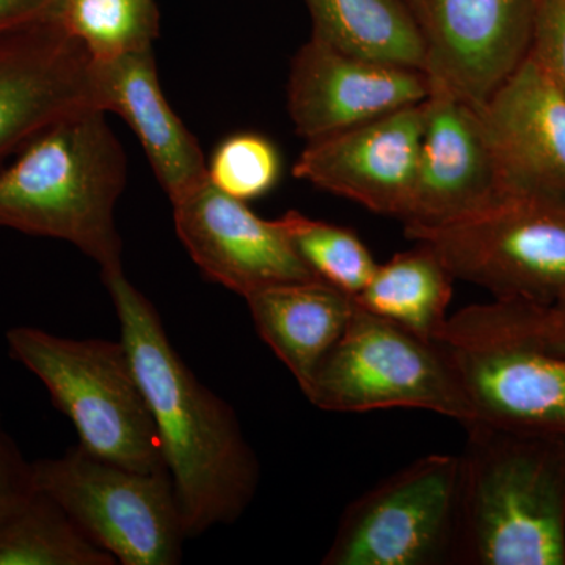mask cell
<instances>
[{"label":"cell","instance_id":"30bf717a","mask_svg":"<svg viewBox=\"0 0 565 565\" xmlns=\"http://www.w3.org/2000/svg\"><path fill=\"white\" fill-rule=\"evenodd\" d=\"M92 63L57 18L0 32V167L51 126L98 109Z\"/></svg>","mask_w":565,"mask_h":565},{"label":"cell","instance_id":"ffe728a7","mask_svg":"<svg viewBox=\"0 0 565 565\" xmlns=\"http://www.w3.org/2000/svg\"><path fill=\"white\" fill-rule=\"evenodd\" d=\"M377 264L355 302L371 313L403 326L427 340L441 341L456 278L427 244Z\"/></svg>","mask_w":565,"mask_h":565},{"label":"cell","instance_id":"2e32d148","mask_svg":"<svg viewBox=\"0 0 565 565\" xmlns=\"http://www.w3.org/2000/svg\"><path fill=\"white\" fill-rule=\"evenodd\" d=\"M449 345L473 405L475 419L511 429L565 435L563 353L526 345Z\"/></svg>","mask_w":565,"mask_h":565},{"label":"cell","instance_id":"44dd1931","mask_svg":"<svg viewBox=\"0 0 565 565\" xmlns=\"http://www.w3.org/2000/svg\"><path fill=\"white\" fill-rule=\"evenodd\" d=\"M115 564L40 490L0 516V565Z\"/></svg>","mask_w":565,"mask_h":565},{"label":"cell","instance_id":"cb8c5ba5","mask_svg":"<svg viewBox=\"0 0 565 565\" xmlns=\"http://www.w3.org/2000/svg\"><path fill=\"white\" fill-rule=\"evenodd\" d=\"M278 222L319 280L356 297L373 278L377 263L352 230L315 221L297 211L286 212Z\"/></svg>","mask_w":565,"mask_h":565},{"label":"cell","instance_id":"484cf974","mask_svg":"<svg viewBox=\"0 0 565 565\" xmlns=\"http://www.w3.org/2000/svg\"><path fill=\"white\" fill-rule=\"evenodd\" d=\"M530 52L565 95V0H537Z\"/></svg>","mask_w":565,"mask_h":565},{"label":"cell","instance_id":"83f0119b","mask_svg":"<svg viewBox=\"0 0 565 565\" xmlns=\"http://www.w3.org/2000/svg\"><path fill=\"white\" fill-rule=\"evenodd\" d=\"M62 0H0V32L57 18Z\"/></svg>","mask_w":565,"mask_h":565},{"label":"cell","instance_id":"9c48e42d","mask_svg":"<svg viewBox=\"0 0 565 565\" xmlns=\"http://www.w3.org/2000/svg\"><path fill=\"white\" fill-rule=\"evenodd\" d=\"M424 44L426 73L482 107L526 57L537 0H404Z\"/></svg>","mask_w":565,"mask_h":565},{"label":"cell","instance_id":"e0dca14e","mask_svg":"<svg viewBox=\"0 0 565 565\" xmlns=\"http://www.w3.org/2000/svg\"><path fill=\"white\" fill-rule=\"evenodd\" d=\"M92 79L96 106L131 126L170 202L206 180L202 148L167 102L152 50L93 61Z\"/></svg>","mask_w":565,"mask_h":565},{"label":"cell","instance_id":"d6986e66","mask_svg":"<svg viewBox=\"0 0 565 565\" xmlns=\"http://www.w3.org/2000/svg\"><path fill=\"white\" fill-rule=\"evenodd\" d=\"M311 35L337 50L426 71V44L404 0H303Z\"/></svg>","mask_w":565,"mask_h":565},{"label":"cell","instance_id":"9a60e30c","mask_svg":"<svg viewBox=\"0 0 565 565\" xmlns=\"http://www.w3.org/2000/svg\"><path fill=\"white\" fill-rule=\"evenodd\" d=\"M481 114L505 195L565 204V95L531 52Z\"/></svg>","mask_w":565,"mask_h":565},{"label":"cell","instance_id":"603a6c76","mask_svg":"<svg viewBox=\"0 0 565 565\" xmlns=\"http://www.w3.org/2000/svg\"><path fill=\"white\" fill-rule=\"evenodd\" d=\"M57 20L98 62L152 50L159 35L154 0H62Z\"/></svg>","mask_w":565,"mask_h":565},{"label":"cell","instance_id":"ac0fdd59","mask_svg":"<svg viewBox=\"0 0 565 565\" xmlns=\"http://www.w3.org/2000/svg\"><path fill=\"white\" fill-rule=\"evenodd\" d=\"M245 300L259 337L303 393L343 337L355 308L352 296L318 278L270 286Z\"/></svg>","mask_w":565,"mask_h":565},{"label":"cell","instance_id":"6da1fadb","mask_svg":"<svg viewBox=\"0 0 565 565\" xmlns=\"http://www.w3.org/2000/svg\"><path fill=\"white\" fill-rule=\"evenodd\" d=\"M103 281L158 430L188 537L232 525L250 505L262 475L236 412L192 373L154 305L125 270L103 275Z\"/></svg>","mask_w":565,"mask_h":565},{"label":"cell","instance_id":"8fae6325","mask_svg":"<svg viewBox=\"0 0 565 565\" xmlns=\"http://www.w3.org/2000/svg\"><path fill=\"white\" fill-rule=\"evenodd\" d=\"M503 196L481 107L430 79L414 199L404 228L463 221Z\"/></svg>","mask_w":565,"mask_h":565},{"label":"cell","instance_id":"7a4b0ae2","mask_svg":"<svg viewBox=\"0 0 565 565\" xmlns=\"http://www.w3.org/2000/svg\"><path fill=\"white\" fill-rule=\"evenodd\" d=\"M455 565H565V435L465 424Z\"/></svg>","mask_w":565,"mask_h":565},{"label":"cell","instance_id":"5b68a950","mask_svg":"<svg viewBox=\"0 0 565 565\" xmlns=\"http://www.w3.org/2000/svg\"><path fill=\"white\" fill-rule=\"evenodd\" d=\"M303 394L315 407L341 414L422 408L462 426L476 418L451 345L419 337L356 302L343 337Z\"/></svg>","mask_w":565,"mask_h":565},{"label":"cell","instance_id":"7c38bea8","mask_svg":"<svg viewBox=\"0 0 565 565\" xmlns=\"http://www.w3.org/2000/svg\"><path fill=\"white\" fill-rule=\"evenodd\" d=\"M172 204L174 228L193 263L244 299L270 286L318 278L278 218L264 221L210 178Z\"/></svg>","mask_w":565,"mask_h":565},{"label":"cell","instance_id":"8992f818","mask_svg":"<svg viewBox=\"0 0 565 565\" xmlns=\"http://www.w3.org/2000/svg\"><path fill=\"white\" fill-rule=\"evenodd\" d=\"M32 478L117 564L181 563L188 533L169 471L131 470L77 445L32 462Z\"/></svg>","mask_w":565,"mask_h":565},{"label":"cell","instance_id":"d4e9b609","mask_svg":"<svg viewBox=\"0 0 565 565\" xmlns=\"http://www.w3.org/2000/svg\"><path fill=\"white\" fill-rule=\"evenodd\" d=\"M280 177V152L267 137L255 132L223 140L207 166L212 184L243 202L273 191Z\"/></svg>","mask_w":565,"mask_h":565},{"label":"cell","instance_id":"7402d4cb","mask_svg":"<svg viewBox=\"0 0 565 565\" xmlns=\"http://www.w3.org/2000/svg\"><path fill=\"white\" fill-rule=\"evenodd\" d=\"M444 341L460 348L526 345L565 355V296L546 305L500 299L470 305L448 319Z\"/></svg>","mask_w":565,"mask_h":565},{"label":"cell","instance_id":"4fadbf2b","mask_svg":"<svg viewBox=\"0 0 565 565\" xmlns=\"http://www.w3.org/2000/svg\"><path fill=\"white\" fill-rule=\"evenodd\" d=\"M423 131L424 102L308 141L294 163V177L404 223Z\"/></svg>","mask_w":565,"mask_h":565},{"label":"cell","instance_id":"4316f807","mask_svg":"<svg viewBox=\"0 0 565 565\" xmlns=\"http://www.w3.org/2000/svg\"><path fill=\"white\" fill-rule=\"evenodd\" d=\"M33 490L32 462L25 460L0 419V516L17 508Z\"/></svg>","mask_w":565,"mask_h":565},{"label":"cell","instance_id":"ba28073f","mask_svg":"<svg viewBox=\"0 0 565 565\" xmlns=\"http://www.w3.org/2000/svg\"><path fill=\"white\" fill-rule=\"evenodd\" d=\"M459 456L408 463L345 508L323 565L451 564Z\"/></svg>","mask_w":565,"mask_h":565},{"label":"cell","instance_id":"52a82bcc","mask_svg":"<svg viewBox=\"0 0 565 565\" xmlns=\"http://www.w3.org/2000/svg\"><path fill=\"white\" fill-rule=\"evenodd\" d=\"M404 230L433 247L456 280L494 299L546 305L565 296V204L505 195L463 221Z\"/></svg>","mask_w":565,"mask_h":565},{"label":"cell","instance_id":"5bb4252c","mask_svg":"<svg viewBox=\"0 0 565 565\" xmlns=\"http://www.w3.org/2000/svg\"><path fill=\"white\" fill-rule=\"evenodd\" d=\"M429 74L356 57L311 39L292 58L288 110L308 141L374 120L429 96Z\"/></svg>","mask_w":565,"mask_h":565},{"label":"cell","instance_id":"277c9868","mask_svg":"<svg viewBox=\"0 0 565 565\" xmlns=\"http://www.w3.org/2000/svg\"><path fill=\"white\" fill-rule=\"evenodd\" d=\"M11 359L28 367L76 427L79 445L107 462L167 471L158 430L120 341L71 340L36 327L6 334Z\"/></svg>","mask_w":565,"mask_h":565},{"label":"cell","instance_id":"3957f363","mask_svg":"<svg viewBox=\"0 0 565 565\" xmlns=\"http://www.w3.org/2000/svg\"><path fill=\"white\" fill-rule=\"evenodd\" d=\"M125 185L126 154L106 111H77L0 167V228L65 241L102 275L118 273L115 207Z\"/></svg>","mask_w":565,"mask_h":565}]
</instances>
